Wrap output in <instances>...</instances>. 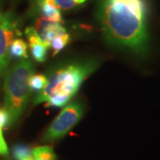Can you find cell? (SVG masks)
<instances>
[{"label":"cell","mask_w":160,"mask_h":160,"mask_svg":"<svg viewBox=\"0 0 160 160\" xmlns=\"http://www.w3.org/2000/svg\"><path fill=\"white\" fill-rule=\"evenodd\" d=\"M99 19L109 43L135 52H145L148 38L141 0H102Z\"/></svg>","instance_id":"1"},{"label":"cell","mask_w":160,"mask_h":160,"mask_svg":"<svg viewBox=\"0 0 160 160\" xmlns=\"http://www.w3.org/2000/svg\"><path fill=\"white\" fill-rule=\"evenodd\" d=\"M33 64L22 59L6 70L5 74V109L12 122L22 115L30 94L29 81L33 74Z\"/></svg>","instance_id":"2"},{"label":"cell","mask_w":160,"mask_h":160,"mask_svg":"<svg viewBox=\"0 0 160 160\" xmlns=\"http://www.w3.org/2000/svg\"><path fill=\"white\" fill-rule=\"evenodd\" d=\"M96 66L91 62L72 63L55 69L47 78L46 86L34 100L35 104L46 102L52 96L65 94L72 97L81 84L93 72Z\"/></svg>","instance_id":"3"},{"label":"cell","mask_w":160,"mask_h":160,"mask_svg":"<svg viewBox=\"0 0 160 160\" xmlns=\"http://www.w3.org/2000/svg\"><path fill=\"white\" fill-rule=\"evenodd\" d=\"M83 113V106L79 102L68 104L47 128L43 141L53 142L64 137L79 122Z\"/></svg>","instance_id":"4"},{"label":"cell","mask_w":160,"mask_h":160,"mask_svg":"<svg viewBox=\"0 0 160 160\" xmlns=\"http://www.w3.org/2000/svg\"><path fill=\"white\" fill-rule=\"evenodd\" d=\"M14 27L9 17L0 18V78L6 74L8 68V47L14 38Z\"/></svg>","instance_id":"5"},{"label":"cell","mask_w":160,"mask_h":160,"mask_svg":"<svg viewBox=\"0 0 160 160\" xmlns=\"http://www.w3.org/2000/svg\"><path fill=\"white\" fill-rule=\"evenodd\" d=\"M35 29L40 37L42 42L48 47L50 46V43L54 38L67 33L66 29L61 25V23L51 22L43 17H39L37 20Z\"/></svg>","instance_id":"6"},{"label":"cell","mask_w":160,"mask_h":160,"mask_svg":"<svg viewBox=\"0 0 160 160\" xmlns=\"http://www.w3.org/2000/svg\"><path fill=\"white\" fill-rule=\"evenodd\" d=\"M41 17L54 22H62L60 8L55 0H36Z\"/></svg>","instance_id":"7"},{"label":"cell","mask_w":160,"mask_h":160,"mask_svg":"<svg viewBox=\"0 0 160 160\" xmlns=\"http://www.w3.org/2000/svg\"><path fill=\"white\" fill-rule=\"evenodd\" d=\"M9 58L13 59H27V44L22 38H15L12 40L8 47Z\"/></svg>","instance_id":"8"},{"label":"cell","mask_w":160,"mask_h":160,"mask_svg":"<svg viewBox=\"0 0 160 160\" xmlns=\"http://www.w3.org/2000/svg\"><path fill=\"white\" fill-rule=\"evenodd\" d=\"M29 49L34 61L38 62H43L46 61L48 46L44 43H29Z\"/></svg>","instance_id":"9"},{"label":"cell","mask_w":160,"mask_h":160,"mask_svg":"<svg viewBox=\"0 0 160 160\" xmlns=\"http://www.w3.org/2000/svg\"><path fill=\"white\" fill-rule=\"evenodd\" d=\"M12 155L16 160H34L33 149L26 145H15L12 149Z\"/></svg>","instance_id":"10"},{"label":"cell","mask_w":160,"mask_h":160,"mask_svg":"<svg viewBox=\"0 0 160 160\" xmlns=\"http://www.w3.org/2000/svg\"><path fill=\"white\" fill-rule=\"evenodd\" d=\"M34 159L40 160H56V157L51 147L40 146L33 149Z\"/></svg>","instance_id":"11"},{"label":"cell","mask_w":160,"mask_h":160,"mask_svg":"<svg viewBox=\"0 0 160 160\" xmlns=\"http://www.w3.org/2000/svg\"><path fill=\"white\" fill-rule=\"evenodd\" d=\"M47 83V78L43 74L31 75L29 78V85L31 91L40 92L44 89Z\"/></svg>","instance_id":"12"},{"label":"cell","mask_w":160,"mask_h":160,"mask_svg":"<svg viewBox=\"0 0 160 160\" xmlns=\"http://www.w3.org/2000/svg\"><path fill=\"white\" fill-rule=\"evenodd\" d=\"M69 35L68 33H64L62 35L57 36L52 40L50 43V46L52 49V54L56 55L59 52H61L63 48L66 46V45L69 43Z\"/></svg>","instance_id":"13"},{"label":"cell","mask_w":160,"mask_h":160,"mask_svg":"<svg viewBox=\"0 0 160 160\" xmlns=\"http://www.w3.org/2000/svg\"><path fill=\"white\" fill-rule=\"evenodd\" d=\"M71 97L65 94H56L52 96L46 103V107H62L66 103H68Z\"/></svg>","instance_id":"14"},{"label":"cell","mask_w":160,"mask_h":160,"mask_svg":"<svg viewBox=\"0 0 160 160\" xmlns=\"http://www.w3.org/2000/svg\"><path fill=\"white\" fill-rule=\"evenodd\" d=\"M12 123L11 117L6 109H0V130Z\"/></svg>","instance_id":"15"},{"label":"cell","mask_w":160,"mask_h":160,"mask_svg":"<svg viewBox=\"0 0 160 160\" xmlns=\"http://www.w3.org/2000/svg\"><path fill=\"white\" fill-rule=\"evenodd\" d=\"M8 154V149L6 146V143L4 140L2 130H0V155H7Z\"/></svg>","instance_id":"16"},{"label":"cell","mask_w":160,"mask_h":160,"mask_svg":"<svg viewBox=\"0 0 160 160\" xmlns=\"http://www.w3.org/2000/svg\"><path fill=\"white\" fill-rule=\"evenodd\" d=\"M75 1L77 2L78 6H79V5H82V4H84V3L86 2V0H75Z\"/></svg>","instance_id":"17"}]
</instances>
